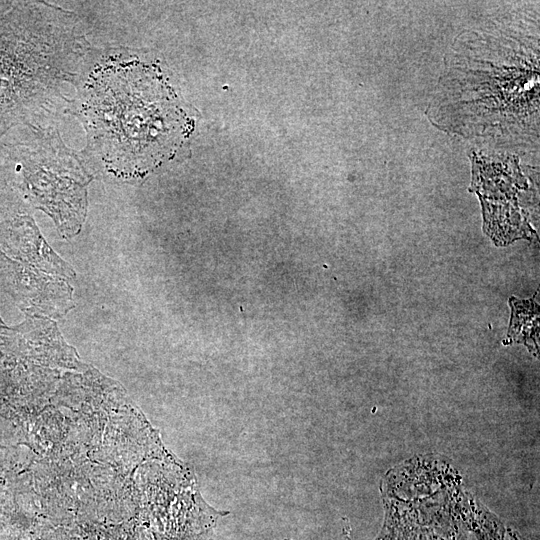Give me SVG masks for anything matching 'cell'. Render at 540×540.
Listing matches in <instances>:
<instances>
[{
  "instance_id": "obj_1",
  "label": "cell",
  "mask_w": 540,
  "mask_h": 540,
  "mask_svg": "<svg viewBox=\"0 0 540 540\" xmlns=\"http://www.w3.org/2000/svg\"><path fill=\"white\" fill-rule=\"evenodd\" d=\"M89 149L117 176H141L172 157L190 118L161 72L139 60L99 64L79 90Z\"/></svg>"
},
{
  "instance_id": "obj_4",
  "label": "cell",
  "mask_w": 540,
  "mask_h": 540,
  "mask_svg": "<svg viewBox=\"0 0 540 540\" xmlns=\"http://www.w3.org/2000/svg\"><path fill=\"white\" fill-rule=\"evenodd\" d=\"M516 540H519V539H516Z\"/></svg>"
},
{
  "instance_id": "obj_3",
  "label": "cell",
  "mask_w": 540,
  "mask_h": 540,
  "mask_svg": "<svg viewBox=\"0 0 540 540\" xmlns=\"http://www.w3.org/2000/svg\"><path fill=\"white\" fill-rule=\"evenodd\" d=\"M285 540H290V539H285Z\"/></svg>"
},
{
  "instance_id": "obj_2",
  "label": "cell",
  "mask_w": 540,
  "mask_h": 540,
  "mask_svg": "<svg viewBox=\"0 0 540 540\" xmlns=\"http://www.w3.org/2000/svg\"><path fill=\"white\" fill-rule=\"evenodd\" d=\"M85 49L73 13L41 2H0V140L73 81Z\"/></svg>"
}]
</instances>
